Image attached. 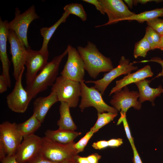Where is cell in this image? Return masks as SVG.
<instances>
[{"instance_id": "1", "label": "cell", "mask_w": 163, "mask_h": 163, "mask_svg": "<svg viewBox=\"0 0 163 163\" xmlns=\"http://www.w3.org/2000/svg\"><path fill=\"white\" fill-rule=\"evenodd\" d=\"M77 50L84 63L85 70L90 77L96 78L102 72H108L113 66L111 59L102 54L96 45L90 41L84 47L78 46Z\"/></svg>"}, {"instance_id": "2", "label": "cell", "mask_w": 163, "mask_h": 163, "mask_svg": "<svg viewBox=\"0 0 163 163\" xmlns=\"http://www.w3.org/2000/svg\"><path fill=\"white\" fill-rule=\"evenodd\" d=\"M68 53L67 48L61 54L55 57L40 71L32 81L27 85L26 90L33 99L40 92L52 86L57 77L60 64Z\"/></svg>"}, {"instance_id": "3", "label": "cell", "mask_w": 163, "mask_h": 163, "mask_svg": "<svg viewBox=\"0 0 163 163\" xmlns=\"http://www.w3.org/2000/svg\"><path fill=\"white\" fill-rule=\"evenodd\" d=\"M75 143L74 141L61 144L51 141L44 136L42 137L39 154L46 159L57 162L75 160L78 154L74 147Z\"/></svg>"}, {"instance_id": "4", "label": "cell", "mask_w": 163, "mask_h": 163, "mask_svg": "<svg viewBox=\"0 0 163 163\" xmlns=\"http://www.w3.org/2000/svg\"><path fill=\"white\" fill-rule=\"evenodd\" d=\"M58 101L67 103L70 107H77L81 97V83L62 75L58 77L51 88Z\"/></svg>"}, {"instance_id": "5", "label": "cell", "mask_w": 163, "mask_h": 163, "mask_svg": "<svg viewBox=\"0 0 163 163\" xmlns=\"http://www.w3.org/2000/svg\"><path fill=\"white\" fill-rule=\"evenodd\" d=\"M33 5L23 13L18 8H15V17L10 22L6 20V26L9 30L14 31L22 42L27 49H30L27 38L29 26L34 20L39 18Z\"/></svg>"}, {"instance_id": "6", "label": "cell", "mask_w": 163, "mask_h": 163, "mask_svg": "<svg viewBox=\"0 0 163 163\" xmlns=\"http://www.w3.org/2000/svg\"><path fill=\"white\" fill-rule=\"evenodd\" d=\"M85 81L81 82V101L79 108L81 111L90 107H94L97 113L107 112L117 113L118 111L113 107L107 104L104 101L102 95L93 86L88 87Z\"/></svg>"}, {"instance_id": "7", "label": "cell", "mask_w": 163, "mask_h": 163, "mask_svg": "<svg viewBox=\"0 0 163 163\" xmlns=\"http://www.w3.org/2000/svg\"><path fill=\"white\" fill-rule=\"evenodd\" d=\"M135 63V61L130 62L129 59L123 56L120 59L118 66L104 74L102 78L95 81H85V82L94 84L93 87L103 95L107 86L115 78L121 75H128L132 71L137 69L138 67L133 65Z\"/></svg>"}, {"instance_id": "8", "label": "cell", "mask_w": 163, "mask_h": 163, "mask_svg": "<svg viewBox=\"0 0 163 163\" xmlns=\"http://www.w3.org/2000/svg\"><path fill=\"white\" fill-rule=\"evenodd\" d=\"M68 58L61 75L81 82L84 81L85 69L83 61L76 49L69 44L67 46Z\"/></svg>"}, {"instance_id": "9", "label": "cell", "mask_w": 163, "mask_h": 163, "mask_svg": "<svg viewBox=\"0 0 163 163\" xmlns=\"http://www.w3.org/2000/svg\"><path fill=\"white\" fill-rule=\"evenodd\" d=\"M8 40L10 45L12 61L13 66V75L16 81L22 71L25 69L27 49L12 30H9Z\"/></svg>"}, {"instance_id": "10", "label": "cell", "mask_w": 163, "mask_h": 163, "mask_svg": "<svg viewBox=\"0 0 163 163\" xmlns=\"http://www.w3.org/2000/svg\"><path fill=\"white\" fill-rule=\"evenodd\" d=\"M139 92L136 91H130L127 86L123 89L114 93L110 102L118 111H120L121 118L126 116L128 109L132 107L139 110L141 107V103L138 100Z\"/></svg>"}, {"instance_id": "11", "label": "cell", "mask_w": 163, "mask_h": 163, "mask_svg": "<svg viewBox=\"0 0 163 163\" xmlns=\"http://www.w3.org/2000/svg\"><path fill=\"white\" fill-rule=\"evenodd\" d=\"M24 70L22 71L16 81L13 90L6 97L7 102L9 109L13 112L19 113H23L26 111L32 100L22 85V78Z\"/></svg>"}, {"instance_id": "12", "label": "cell", "mask_w": 163, "mask_h": 163, "mask_svg": "<svg viewBox=\"0 0 163 163\" xmlns=\"http://www.w3.org/2000/svg\"><path fill=\"white\" fill-rule=\"evenodd\" d=\"M102 8L107 14L108 22L102 25H97L95 27L116 23L125 21L135 13L130 11L121 0H99Z\"/></svg>"}, {"instance_id": "13", "label": "cell", "mask_w": 163, "mask_h": 163, "mask_svg": "<svg viewBox=\"0 0 163 163\" xmlns=\"http://www.w3.org/2000/svg\"><path fill=\"white\" fill-rule=\"evenodd\" d=\"M23 139L15 123L5 121L0 124V141L5 147L7 155L15 154Z\"/></svg>"}, {"instance_id": "14", "label": "cell", "mask_w": 163, "mask_h": 163, "mask_svg": "<svg viewBox=\"0 0 163 163\" xmlns=\"http://www.w3.org/2000/svg\"><path fill=\"white\" fill-rule=\"evenodd\" d=\"M42 137L34 134L24 137L15 154L18 163H27L39 154Z\"/></svg>"}, {"instance_id": "15", "label": "cell", "mask_w": 163, "mask_h": 163, "mask_svg": "<svg viewBox=\"0 0 163 163\" xmlns=\"http://www.w3.org/2000/svg\"><path fill=\"white\" fill-rule=\"evenodd\" d=\"M49 53H43L39 50L27 49V55L25 62L27 71L25 74L26 85L30 84L46 65Z\"/></svg>"}, {"instance_id": "16", "label": "cell", "mask_w": 163, "mask_h": 163, "mask_svg": "<svg viewBox=\"0 0 163 163\" xmlns=\"http://www.w3.org/2000/svg\"><path fill=\"white\" fill-rule=\"evenodd\" d=\"M9 30L6 26V20L3 21L0 18V59L2 64V72L7 83L8 87L11 86V81L9 74L10 62L7 51V42L8 40Z\"/></svg>"}, {"instance_id": "17", "label": "cell", "mask_w": 163, "mask_h": 163, "mask_svg": "<svg viewBox=\"0 0 163 163\" xmlns=\"http://www.w3.org/2000/svg\"><path fill=\"white\" fill-rule=\"evenodd\" d=\"M150 66L148 65L132 73H129L122 79L117 80L116 85L110 91L109 96L121 90L122 88L132 83H135L153 75Z\"/></svg>"}, {"instance_id": "18", "label": "cell", "mask_w": 163, "mask_h": 163, "mask_svg": "<svg viewBox=\"0 0 163 163\" xmlns=\"http://www.w3.org/2000/svg\"><path fill=\"white\" fill-rule=\"evenodd\" d=\"M56 93L51 91L48 96L39 97L36 99L33 103V113L42 123L46 115L51 107L58 101Z\"/></svg>"}, {"instance_id": "19", "label": "cell", "mask_w": 163, "mask_h": 163, "mask_svg": "<svg viewBox=\"0 0 163 163\" xmlns=\"http://www.w3.org/2000/svg\"><path fill=\"white\" fill-rule=\"evenodd\" d=\"M151 81L145 79L135 84L139 90V101L141 103L149 101L152 106H154V100L157 97L160 96L163 93V88L161 85L156 88L150 87L149 84Z\"/></svg>"}, {"instance_id": "20", "label": "cell", "mask_w": 163, "mask_h": 163, "mask_svg": "<svg viewBox=\"0 0 163 163\" xmlns=\"http://www.w3.org/2000/svg\"><path fill=\"white\" fill-rule=\"evenodd\" d=\"M81 134L80 132L58 129L56 130H47L45 132V136L53 141L66 144L74 142Z\"/></svg>"}, {"instance_id": "21", "label": "cell", "mask_w": 163, "mask_h": 163, "mask_svg": "<svg viewBox=\"0 0 163 163\" xmlns=\"http://www.w3.org/2000/svg\"><path fill=\"white\" fill-rule=\"evenodd\" d=\"M70 108L66 103L61 102L59 107L60 117L57 122L59 129L75 131L77 127L71 117Z\"/></svg>"}, {"instance_id": "22", "label": "cell", "mask_w": 163, "mask_h": 163, "mask_svg": "<svg viewBox=\"0 0 163 163\" xmlns=\"http://www.w3.org/2000/svg\"><path fill=\"white\" fill-rule=\"evenodd\" d=\"M70 14L65 11L59 19L54 24L50 27H43L40 30V33L43 37L42 47L40 50L44 53H49L48 45L50 40L58 27L62 23L66 22Z\"/></svg>"}, {"instance_id": "23", "label": "cell", "mask_w": 163, "mask_h": 163, "mask_svg": "<svg viewBox=\"0 0 163 163\" xmlns=\"http://www.w3.org/2000/svg\"><path fill=\"white\" fill-rule=\"evenodd\" d=\"M42 123L34 113L24 122L17 124L18 131L23 138L34 134Z\"/></svg>"}, {"instance_id": "24", "label": "cell", "mask_w": 163, "mask_h": 163, "mask_svg": "<svg viewBox=\"0 0 163 163\" xmlns=\"http://www.w3.org/2000/svg\"><path fill=\"white\" fill-rule=\"evenodd\" d=\"M163 16V7L146 11L135 14L126 18L125 21H136L140 23L147 21L152 19Z\"/></svg>"}, {"instance_id": "25", "label": "cell", "mask_w": 163, "mask_h": 163, "mask_svg": "<svg viewBox=\"0 0 163 163\" xmlns=\"http://www.w3.org/2000/svg\"><path fill=\"white\" fill-rule=\"evenodd\" d=\"M117 115V113L111 112L97 113V121L90 130L94 133H96L100 129L112 121Z\"/></svg>"}, {"instance_id": "26", "label": "cell", "mask_w": 163, "mask_h": 163, "mask_svg": "<svg viewBox=\"0 0 163 163\" xmlns=\"http://www.w3.org/2000/svg\"><path fill=\"white\" fill-rule=\"evenodd\" d=\"M65 11L70 14L75 15L79 18L82 21L86 20L87 14L82 4L77 3H72L67 4L63 8Z\"/></svg>"}, {"instance_id": "27", "label": "cell", "mask_w": 163, "mask_h": 163, "mask_svg": "<svg viewBox=\"0 0 163 163\" xmlns=\"http://www.w3.org/2000/svg\"><path fill=\"white\" fill-rule=\"evenodd\" d=\"M151 50L150 45L144 36L135 44L133 56L136 58L139 57H145L148 52Z\"/></svg>"}, {"instance_id": "28", "label": "cell", "mask_w": 163, "mask_h": 163, "mask_svg": "<svg viewBox=\"0 0 163 163\" xmlns=\"http://www.w3.org/2000/svg\"><path fill=\"white\" fill-rule=\"evenodd\" d=\"M94 133L90 130L78 142L74 144V147L78 154L84 151L89 141Z\"/></svg>"}, {"instance_id": "29", "label": "cell", "mask_w": 163, "mask_h": 163, "mask_svg": "<svg viewBox=\"0 0 163 163\" xmlns=\"http://www.w3.org/2000/svg\"><path fill=\"white\" fill-rule=\"evenodd\" d=\"M151 27L161 36L163 35V19L156 18L146 22Z\"/></svg>"}, {"instance_id": "30", "label": "cell", "mask_w": 163, "mask_h": 163, "mask_svg": "<svg viewBox=\"0 0 163 163\" xmlns=\"http://www.w3.org/2000/svg\"><path fill=\"white\" fill-rule=\"evenodd\" d=\"M122 122L123 123L126 136L131 144V146H132L134 145L133 139L131 136L128 124L126 119V116L122 118H120L117 122V125H119Z\"/></svg>"}, {"instance_id": "31", "label": "cell", "mask_w": 163, "mask_h": 163, "mask_svg": "<svg viewBox=\"0 0 163 163\" xmlns=\"http://www.w3.org/2000/svg\"><path fill=\"white\" fill-rule=\"evenodd\" d=\"M27 163H78L75 160L62 162H57L46 159L39 154Z\"/></svg>"}, {"instance_id": "32", "label": "cell", "mask_w": 163, "mask_h": 163, "mask_svg": "<svg viewBox=\"0 0 163 163\" xmlns=\"http://www.w3.org/2000/svg\"><path fill=\"white\" fill-rule=\"evenodd\" d=\"M149 30L154 44V49H158L160 43L161 36L156 32L151 27Z\"/></svg>"}, {"instance_id": "33", "label": "cell", "mask_w": 163, "mask_h": 163, "mask_svg": "<svg viewBox=\"0 0 163 163\" xmlns=\"http://www.w3.org/2000/svg\"><path fill=\"white\" fill-rule=\"evenodd\" d=\"M148 62H157L160 64L162 67V70L161 72L156 76L155 78L161 76L163 77V59H162L160 57H152L150 60H144L138 62L135 61L136 63L137 62L145 63ZM162 81H163V79Z\"/></svg>"}, {"instance_id": "34", "label": "cell", "mask_w": 163, "mask_h": 163, "mask_svg": "<svg viewBox=\"0 0 163 163\" xmlns=\"http://www.w3.org/2000/svg\"><path fill=\"white\" fill-rule=\"evenodd\" d=\"M92 146L95 149L101 150L108 147V145L107 141L103 140L94 142Z\"/></svg>"}, {"instance_id": "35", "label": "cell", "mask_w": 163, "mask_h": 163, "mask_svg": "<svg viewBox=\"0 0 163 163\" xmlns=\"http://www.w3.org/2000/svg\"><path fill=\"white\" fill-rule=\"evenodd\" d=\"M84 2L92 4L95 6L97 9L103 14L105 13L103 11L99 0H83Z\"/></svg>"}, {"instance_id": "36", "label": "cell", "mask_w": 163, "mask_h": 163, "mask_svg": "<svg viewBox=\"0 0 163 163\" xmlns=\"http://www.w3.org/2000/svg\"><path fill=\"white\" fill-rule=\"evenodd\" d=\"M107 141L108 147H118L123 143V139L120 138L111 139Z\"/></svg>"}, {"instance_id": "37", "label": "cell", "mask_w": 163, "mask_h": 163, "mask_svg": "<svg viewBox=\"0 0 163 163\" xmlns=\"http://www.w3.org/2000/svg\"><path fill=\"white\" fill-rule=\"evenodd\" d=\"M8 87L7 83L4 76L0 75V93L2 94L7 90Z\"/></svg>"}, {"instance_id": "38", "label": "cell", "mask_w": 163, "mask_h": 163, "mask_svg": "<svg viewBox=\"0 0 163 163\" xmlns=\"http://www.w3.org/2000/svg\"><path fill=\"white\" fill-rule=\"evenodd\" d=\"M89 163H98L101 156L98 153L92 154L87 157Z\"/></svg>"}, {"instance_id": "39", "label": "cell", "mask_w": 163, "mask_h": 163, "mask_svg": "<svg viewBox=\"0 0 163 163\" xmlns=\"http://www.w3.org/2000/svg\"><path fill=\"white\" fill-rule=\"evenodd\" d=\"M133 153V163H142L135 145L132 146Z\"/></svg>"}, {"instance_id": "40", "label": "cell", "mask_w": 163, "mask_h": 163, "mask_svg": "<svg viewBox=\"0 0 163 163\" xmlns=\"http://www.w3.org/2000/svg\"><path fill=\"white\" fill-rule=\"evenodd\" d=\"M1 162V163H18L15 155H7Z\"/></svg>"}, {"instance_id": "41", "label": "cell", "mask_w": 163, "mask_h": 163, "mask_svg": "<svg viewBox=\"0 0 163 163\" xmlns=\"http://www.w3.org/2000/svg\"><path fill=\"white\" fill-rule=\"evenodd\" d=\"M5 147L2 143L0 141V161L1 162L7 156Z\"/></svg>"}, {"instance_id": "42", "label": "cell", "mask_w": 163, "mask_h": 163, "mask_svg": "<svg viewBox=\"0 0 163 163\" xmlns=\"http://www.w3.org/2000/svg\"><path fill=\"white\" fill-rule=\"evenodd\" d=\"M133 4L134 5H137L138 3H140L141 4H145L148 2H155L157 3L161 2L162 0H133Z\"/></svg>"}, {"instance_id": "43", "label": "cell", "mask_w": 163, "mask_h": 163, "mask_svg": "<svg viewBox=\"0 0 163 163\" xmlns=\"http://www.w3.org/2000/svg\"><path fill=\"white\" fill-rule=\"evenodd\" d=\"M75 160L78 163H89L87 157H81L77 155Z\"/></svg>"}, {"instance_id": "44", "label": "cell", "mask_w": 163, "mask_h": 163, "mask_svg": "<svg viewBox=\"0 0 163 163\" xmlns=\"http://www.w3.org/2000/svg\"><path fill=\"white\" fill-rule=\"evenodd\" d=\"M125 2L127 4L128 6L131 8L133 7V1L132 0H125Z\"/></svg>"}, {"instance_id": "45", "label": "cell", "mask_w": 163, "mask_h": 163, "mask_svg": "<svg viewBox=\"0 0 163 163\" xmlns=\"http://www.w3.org/2000/svg\"><path fill=\"white\" fill-rule=\"evenodd\" d=\"M158 49L163 51V35L161 36V40Z\"/></svg>"}]
</instances>
